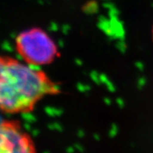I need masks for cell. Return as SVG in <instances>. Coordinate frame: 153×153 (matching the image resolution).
Returning <instances> with one entry per match:
<instances>
[{
	"instance_id": "cell-1",
	"label": "cell",
	"mask_w": 153,
	"mask_h": 153,
	"mask_svg": "<svg viewBox=\"0 0 153 153\" xmlns=\"http://www.w3.org/2000/svg\"><path fill=\"white\" fill-rule=\"evenodd\" d=\"M60 92L42 71L16 59L0 55V111L10 114L34 109L45 97Z\"/></svg>"
},
{
	"instance_id": "cell-2",
	"label": "cell",
	"mask_w": 153,
	"mask_h": 153,
	"mask_svg": "<svg viewBox=\"0 0 153 153\" xmlns=\"http://www.w3.org/2000/svg\"><path fill=\"white\" fill-rule=\"evenodd\" d=\"M15 45L23 60L33 67L49 64L59 56L58 48L53 38L37 27L20 33Z\"/></svg>"
},
{
	"instance_id": "cell-3",
	"label": "cell",
	"mask_w": 153,
	"mask_h": 153,
	"mask_svg": "<svg viewBox=\"0 0 153 153\" xmlns=\"http://www.w3.org/2000/svg\"><path fill=\"white\" fill-rule=\"evenodd\" d=\"M0 153H36L32 139L17 121L0 122Z\"/></svg>"
},
{
	"instance_id": "cell-4",
	"label": "cell",
	"mask_w": 153,
	"mask_h": 153,
	"mask_svg": "<svg viewBox=\"0 0 153 153\" xmlns=\"http://www.w3.org/2000/svg\"><path fill=\"white\" fill-rule=\"evenodd\" d=\"M152 34H153V30H152Z\"/></svg>"
}]
</instances>
